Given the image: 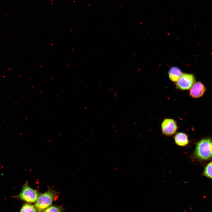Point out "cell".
I'll use <instances>...</instances> for the list:
<instances>
[{
    "instance_id": "6da1fadb",
    "label": "cell",
    "mask_w": 212,
    "mask_h": 212,
    "mask_svg": "<svg viewBox=\"0 0 212 212\" xmlns=\"http://www.w3.org/2000/svg\"><path fill=\"white\" fill-rule=\"evenodd\" d=\"M196 160L203 162L212 159V140L209 138H202L196 144L192 155Z\"/></svg>"
},
{
    "instance_id": "7a4b0ae2",
    "label": "cell",
    "mask_w": 212,
    "mask_h": 212,
    "mask_svg": "<svg viewBox=\"0 0 212 212\" xmlns=\"http://www.w3.org/2000/svg\"><path fill=\"white\" fill-rule=\"evenodd\" d=\"M57 191L50 188L45 192L39 194L34 205L37 212H42L51 206L53 201L59 197Z\"/></svg>"
},
{
    "instance_id": "3957f363",
    "label": "cell",
    "mask_w": 212,
    "mask_h": 212,
    "mask_svg": "<svg viewBox=\"0 0 212 212\" xmlns=\"http://www.w3.org/2000/svg\"><path fill=\"white\" fill-rule=\"evenodd\" d=\"M39 194L37 190L30 186L28 182L26 181L23 186L19 194L12 197L31 203L35 202Z\"/></svg>"
},
{
    "instance_id": "277c9868",
    "label": "cell",
    "mask_w": 212,
    "mask_h": 212,
    "mask_svg": "<svg viewBox=\"0 0 212 212\" xmlns=\"http://www.w3.org/2000/svg\"><path fill=\"white\" fill-rule=\"evenodd\" d=\"M195 81V77L193 74L184 73L176 82V85L180 90H188L191 88Z\"/></svg>"
},
{
    "instance_id": "5b68a950",
    "label": "cell",
    "mask_w": 212,
    "mask_h": 212,
    "mask_svg": "<svg viewBox=\"0 0 212 212\" xmlns=\"http://www.w3.org/2000/svg\"><path fill=\"white\" fill-rule=\"evenodd\" d=\"M161 127L163 134L167 136L175 133L178 129L176 122L172 119H165L161 124Z\"/></svg>"
},
{
    "instance_id": "8992f818",
    "label": "cell",
    "mask_w": 212,
    "mask_h": 212,
    "mask_svg": "<svg viewBox=\"0 0 212 212\" xmlns=\"http://www.w3.org/2000/svg\"><path fill=\"white\" fill-rule=\"evenodd\" d=\"M206 91V88L200 82L194 83L190 89V95L194 98L201 97Z\"/></svg>"
},
{
    "instance_id": "52a82bcc",
    "label": "cell",
    "mask_w": 212,
    "mask_h": 212,
    "mask_svg": "<svg viewBox=\"0 0 212 212\" xmlns=\"http://www.w3.org/2000/svg\"><path fill=\"white\" fill-rule=\"evenodd\" d=\"M175 143L177 145L181 147H185L189 143L188 135L183 132L177 133L174 136Z\"/></svg>"
},
{
    "instance_id": "ba28073f",
    "label": "cell",
    "mask_w": 212,
    "mask_h": 212,
    "mask_svg": "<svg viewBox=\"0 0 212 212\" xmlns=\"http://www.w3.org/2000/svg\"><path fill=\"white\" fill-rule=\"evenodd\" d=\"M183 73L178 68L173 67L169 69L168 76L170 79L173 82H176L180 78Z\"/></svg>"
},
{
    "instance_id": "9c48e42d",
    "label": "cell",
    "mask_w": 212,
    "mask_h": 212,
    "mask_svg": "<svg viewBox=\"0 0 212 212\" xmlns=\"http://www.w3.org/2000/svg\"><path fill=\"white\" fill-rule=\"evenodd\" d=\"M202 175L208 178L212 179V161L208 163L205 165Z\"/></svg>"
},
{
    "instance_id": "30bf717a",
    "label": "cell",
    "mask_w": 212,
    "mask_h": 212,
    "mask_svg": "<svg viewBox=\"0 0 212 212\" xmlns=\"http://www.w3.org/2000/svg\"><path fill=\"white\" fill-rule=\"evenodd\" d=\"M20 212H37V211L34 205L26 203L22 205Z\"/></svg>"
},
{
    "instance_id": "8fae6325",
    "label": "cell",
    "mask_w": 212,
    "mask_h": 212,
    "mask_svg": "<svg viewBox=\"0 0 212 212\" xmlns=\"http://www.w3.org/2000/svg\"><path fill=\"white\" fill-rule=\"evenodd\" d=\"M64 210L63 206H51L42 212H62Z\"/></svg>"
}]
</instances>
